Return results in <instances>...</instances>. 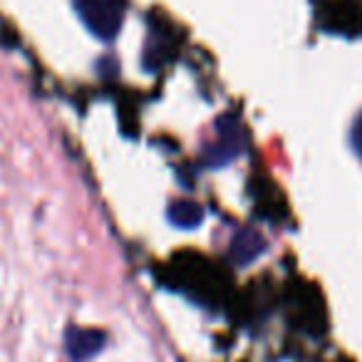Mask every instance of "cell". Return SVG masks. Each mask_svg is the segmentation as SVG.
Returning a JSON list of instances; mask_svg holds the SVG:
<instances>
[{
	"mask_svg": "<svg viewBox=\"0 0 362 362\" xmlns=\"http://www.w3.org/2000/svg\"><path fill=\"white\" fill-rule=\"evenodd\" d=\"M72 6L82 25L95 37L110 42L119 35L127 13L124 0H72Z\"/></svg>",
	"mask_w": 362,
	"mask_h": 362,
	"instance_id": "6da1fadb",
	"label": "cell"
},
{
	"mask_svg": "<svg viewBox=\"0 0 362 362\" xmlns=\"http://www.w3.org/2000/svg\"><path fill=\"white\" fill-rule=\"evenodd\" d=\"M218 141L211 146L209 154V166H223L241 151V127L233 117H221L218 119Z\"/></svg>",
	"mask_w": 362,
	"mask_h": 362,
	"instance_id": "7a4b0ae2",
	"label": "cell"
},
{
	"mask_svg": "<svg viewBox=\"0 0 362 362\" xmlns=\"http://www.w3.org/2000/svg\"><path fill=\"white\" fill-rule=\"evenodd\" d=\"M65 345L72 362H87L105 347V332L95 330V327H70Z\"/></svg>",
	"mask_w": 362,
	"mask_h": 362,
	"instance_id": "3957f363",
	"label": "cell"
},
{
	"mask_svg": "<svg viewBox=\"0 0 362 362\" xmlns=\"http://www.w3.org/2000/svg\"><path fill=\"white\" fill-rule=\"evenodd\" d=\"M263 253V238L258 236L251 228H243V231L236 233L231 243V258L238 263V266H248L251 261H256Z\"/></svg>",
	"mask_w": 362,
	"mask_h": 362,
	"instance_id": "277c9868",
	"label": "cell"
},
{
	"mask_svg": "<svg viewBox=\"0 0 362 362\" xmlns=\"http://www.w3.org/2000/svg\"><path fill=\"white\" fill-rule=\"evenodd\" d=\"M204 218V211L199 204L194 202H176L169 206V221L179 228H194L199 226Z\"/></svg>",
	"mask_w": 362,
	"mask_h": 362,
	"instance_id": "5b68a950",
	"label": "cell"
},
{
	"mask_svg": "<svg viewBox=\"0 0 362 362\" xmlns=\"http://www.w3.org/2000/svg\"><path fill=\"white\" fill-rule=\"evenodd\" d=\"M350 144L355 149V154L362 159V112L357 115L355 124H352V132H350Z\"/></svg>",
	"mask_w": 362,
	"mask_h": 362,
	"instance_id": "8992f818",
	"label": "cell"
}]
</instances>
